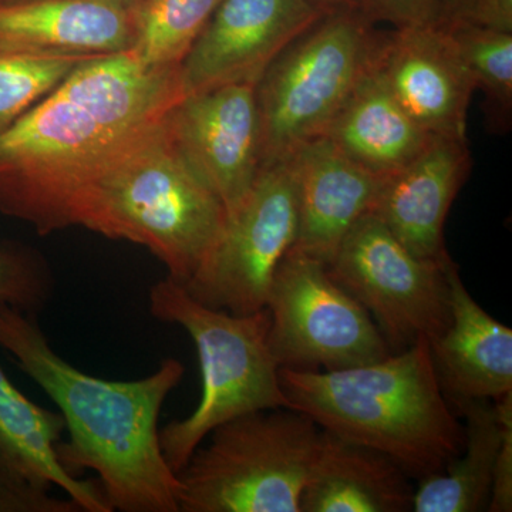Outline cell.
I'll use <instances>...</instances> for the list:
<instances>
[{
	"label": "cell",
	"mask_w": 512,
	"mask_h": 512,
	"mask_svg": "<svg viewBox=\"0 0 512 512\" xmlns=\"http://www.w3.org/2000/svg\"><path fill=\"white\" fill-rule=\"evenodd\" d=\"M0 346L59 407L69 440L57 456L67 473L94 471L113 511L180 512V480L158 429L165 400L184 377L180 360L168 357L137 380L87 375L57 355L35 315L3 305Z\"/></svg>",
	"instance_id": "obj_2"
},
{
	"label": "cell",
	"mask_w": 512,
	"mask_h": 512,
	"mask_svg": "<svg viewBox=\"0 0 512 512\" xmlns=\"http://www.w3.org/2000/svg\"><path fill=\"white\" fill-rule=\"evenodd\" d=\"M357 8L373 20L394 29L440 22V0H357Z\"/></svg>",
	"instance_id": "obj_26"
},
{
	"label": "cell",
	"mask_w": 512,
	"mask_h": 512,
	"mask_svg": "<svg viewBox=\"0 0 512 512\" xmlns=\"http://www.w3.org/2000/svg\"><path fill=\"white\" fill-rule=\"evenodd\" d=\"M301 512L413 511L414 480L373 448L320 429Z\"/></svg>",
	"instance_id": "obj_18"
},
{
	"label": "cell",
	"mask_w": 512,
	"mask_h": 512,
	"mask_svg": "<svg viewBox=\"0 0 512 512\" xmlns=\"http://www.w3.org/2000/svg\"><path fill=\"white\" fill-rule=\"evenodd\" d=\"M184 97L180 66L96 56L0 131V214L40 235L76 227L84 198Z\"/></svg>",
	"instance_id": "obj_1"
},
{
	"label": "cell",
	"mask_w": 512,
	"mask_h": 512,
	"mask_svg": "<svg viewBox=\"0 0 512 512\" xmlns=\"http://www.w3.org/2000/svg\"><path fill=\"white\" fill-rule=\"evenodd\" d=\"M120 3H123L124 6H127V8H133L134 5H137L140 0H119Z\"/></svg>",
	"instance_id": "obj_31"
},
{
	"label": "cell",
	"mask_w": 512,
	"mask_h": 512,
	"mask_svg": "<svg viewBox=\"0 0 512 512\" xmlns=\"http://www.w3.org/2000/svg\"><path fill=\"white\" fill-rule=\"evenodd\" d=\"M308 2H311L316 8L325 10V12L345 8V6H357V0H308Z\"/></svg>",
	"instance_id": "obj_30"
},
{
	"label": "cell",
	"mask_w": 512,
	"mask_h": 512,
	"mask_svg": "<svg viewBox=\"0 0 512 512\" xmlns=\"http://www.w3.org/2000/svg\"><path fill=\"white\" fill-rule=\"evenodd\" d=\"M92 57L96 56L0 52V131L32 109Z\"/></svg>",
	"instance_id": "obj_24"
},
{
	"label": "cell",
	"mask_w": 512,
	"mask_h": 512,
	"mask_svg": "<svg viewBox=\"0 0 512 512\" xmlns=\"http://www.w3.org/2000/svg\"><path fill=\"white\" fill-rule=\"evenodd\" d=\"M501 420V441L495 460L493 490H491L490 512L512 510V393L495 400Z\"/></svg>",
	"instance_id": "obj_27"
},
{
	"label": "cell",
	"mask_w": 512,
	"mask_h": 512,
	"mask_svg": "<svg viewBox=\"0 0 512 512\" xmlns=\"http://www.w3.org/2000/svg\"><path fill=\"white\" fill-rule=\"evenodd\" d=\"M441 16L440 22H453L454 19L463 12L470 0H440Z\"/></svg>",
	"instance_id": "obj_29"
},
{
	"label": "cell",
	"mask_w": 512,
	"mask_h": 512,
	"mask_svg": "<svg viewBox=\"0 0 512 512\" xmlns=\"http://www.w3.org/2000/svg\"><path fill=\"white\" fill-rule=\"evenodd\" d=\"M266 309L269 348L279 367L333 372L392 355L369 313L325 262L296 249L276 269Z\"/></svg>",
	"instance_id": "obj_8"
},
{
	"label": "cell",
	"mask_w": 512,
	"mask_h": 512,
	"mask_svg": "<svg viewBox=\"0 0 512 512\" xmlns=\"http://www.w3.org/2000/svg\"><path fill=\"white\" fill-rule=\"evenodd\" d=\"M131 9L119 0L0 3V52L107 56L133 46Z\"/></svg>",
	"instance_id": "obj_17"
},
{
	"label": "cell",
	"mask_w": 512,
	"mask_h": 512,
	"mask_svg": "<svg viewBox=\"0 0 512 512\" xmlns=\"http://www.w3.org/2000/svg\"><path fill=\"white\" fill-rule=\"evenodd\" d=\"M279 382L289 409L386 454L414 481L440 473L466 443L464 424L441 389L429 339L350 369L279 367Z\"/></svg>",
	"instance_id": "obj_3"
},
{
	"label": "cell",
	"mask_w": 512,
	"mask_h": 512,
	"mask_svg": "<svg viewBox=\"0 0 512 512\" xmlns=\"http://www.w3.org/2000/svg\"><path fill=\"white\" fill-rule=\"evenodd\" d=\"M66 424L62 414L29 400L0 367V461L23 484L49 495L60 488L80 511L111 512L99 481L64 470L57 456Z\"/></svg>",
	"instance_id": "obj_19"
},
{
	"label": "cell",
	"mask_w": 512,
	"mask_h": 512,
	"mask_svg": "<svg viewBox=\"0 0 512 512\" xmlns=\"http://www.w3.org/2000/svg\"><path fill=\"white\" fill-rule=\"evenodd\" d=\"M320 431L288 407L222 424L177 474L180 512H301Z\"/></svg>",
	"instance_id": "obj_6"
},
{
	"label": "cell",
	"mask_w": 512,
	"mask_h": 512,
	"mask_svg": "<svg viewBox=\"0 0 512 512\" xmlns=\"http://www.w3.org/2000/svg\"><path fill=\"white\" fill-rule=\"evenodd\" d=\"M463 414L466 443L440 473L416 481L413 511H487L501 441V420L493 400H468L454 406Z\"/></svg>",
	"instance_id": "obj_21"
},
{
	"label": "cell",
	"mask_w": 512,
	"mask_h": 512,
	"mask_svg": "<svg viewBox=\"0 0 512 512\" xmlns=\"http://www.w3.org/2000/svg\"><path fill=\"white\" fill-rule=\"evenodd\" d=\"M375 25L357 6L329 10L266 67L255 84L262 164L325 133L375 60Z\"/></svg>",
	"instance_id": "obj_7"
},
{
	"label": "cell",
	"mask_w": 512,
	"mask_h": 512,
	"mask_svg": "<svg viewBox=\"0 0 512 512\" xmlns=\"http://www.w3.org/2000/svg\"><path fill=\"white\" fill-rule=\"evenodd\" d=\"M72 500L37 493L23 484L0 461V512H76Z\"/></svg>",
	"instance_id": "obj_28"
},
{
	"label": "cell",
	"mask_w": 512,
	"mask_h": 512,
	"mask_svg": "<svg viewBox=\"0 0 512 512\" xmlns=\"http://www.w3.org/2000/svg\"><path fill=\"white\" fill-rule=\"evenodd\" d=\"M298 235V191L286 160L262 164L247 197L184 285L198 302L249 315L266 308L279 264Z\"/></svg>",
	"instance_id": "obj_10"
},
{
	"label": "cell",
	"mask_w": 512,
	"mask_h": 512,
	"mask_svg": "<svg viewBox=\"0 0 512 512\" xmlns=\"http://www.w3.org/2000/svg\"><path fill=\"white\" fill-rule=\"evenodd\" d=\"M375 67L424 130L466 140L467 110L476 87L440 22L382 33Z\"/></svg>",
	"instance_id": "obj_13"
},
{
	"label": "cell",
	"mask_w": 512,
	"mask_h": 512,
	"mask_svg": "<svg viewBox=\"0 0 512 512\" xmlns=\"http://www.w3.org/2000/svg\"><path fill=\"white\" fill-rule=\"evenodd\" d=\"M470 170L466 140L434 137L419 156L384 178L370 212L417 258L444 261L450 256L444 224Z\"/></svg>",
	"instance_id": "obj_14"
},
{
	"label": "cell",
	"mask_w": 512,
	"mask_h": 512,
	"mask_svg": "<svg viewBox=\"0 0 512 512\" xmlns=\"http://www.w3.org/2000/svg\"><path fill=\"white\" fill-rule=\"evenodd\" d=\"M298 191L293 249L329 264L352 225L372 211L384 178L353 163L320 136L285 158Z\"/></svg>",
	"instance_id": "obj_15"
},
{
	"label": "cell",
	"mask_w": 512,
	"mask_h": 512,
	"mask_svg": "<svg viewBox=\"0 0 512 512\" xmlns=\"http://www.w3.org/2000/svg\"><path fill=\"white\" fill-rule=\"evenodd\" d=\"M167 128L185 163L231 214L262 167L255 84H225L188 94L171 109Z\"/></svg>",
	"instance_id": "obj_11"
},
{
	"label": "cell",
	"mask_w": 512,
	"mask_h": 512,
	"mask_svg": "<svg viewBox=\"0 0 512 512\" xmlns=\"http://www.w3.org/2000/svg\"><path fill=\"white\" fill-rule=\"evenodd\" d=\"M148 302L154 318L181 326L190 335L200 360L197 409L160 430L161 451L175 474L222 424L258 410L288 407L279 365L269 348L268 309L234 315L210 308L170 276L151 286Z\"/></svg>",
	"instance_id": "obj_5"
},
{
	"label": "cell",
	"mask_w": 512,
	"mask_h": 512,
	"mask_svg": "<svg viewBox=\"0 0 512 512\" xmlns=\"http://www.w3.org/2000/svg\"><path fill=\"white\" fill-rule=\"evenodd\" d=\"M322 136L380 178L409 164L437 137L400 106L377 72L375 60Z\"/></svg>",
	"instance_id": "obj_20"
},
{
	"label": "cell",
	"mask_w": 512,
	"mask_h": 512,
	"mask_svg": "<svg viewBox=\"0 0 512 512\" xmlns=\"http://www.w3.org/2000/svg\"><path fill=\"white\" fill-rule=\"evenodd\" d=\"M221 0H140L131 52L150 67L180 66Z\"/></svg>",
	"instance_id": "obj_22"
},
{
	"label": "cell",
	"mask_w": 512,
	"mask_h": 512,
	"mask_svg": "<svg viewBox=\"0 0 512 512\" xmlns=\"http://www.w3.org/2000/svg\"><path fill=\"white\" fill-rule=\"evenodd\" d=\"M413 255L366 212L340 241L328 269L376 323L392 353L439 338L450 323L444 264Z\"/></svg>",
	"instance_id": "obj_9"
},
{
	"label": "cell",
	"mask_w": 512,
	"mask_h": 512,
	"mask_svg": "<svg viewBox=\"0 0 512 512\" xmlns=\"http://www.w3.org/2000/svg\"><path fill=\"white\" fill-rule=\"evenodd\" d=\"M476 90L487 97L494 121H507L512 107V33L473 25H444Z\"/></svg>",
	"instance_id": "obj_23"
},
{
	"label": "cell",
	"mask_w": 512,
	"mask_h": 512,
	"mask_svg": "<svg viewBox=\"0 0 512 512\" xmlns=\"http://www.w3.org/2000/svg\"><path fill=\"white\" fill-rule=\"evenodd\" d=\"M325 13L308 0H221L180 64L184 96L256 84L275 57Z\"/></svg>",
	"instance_id": "obj_12"
},
{
	"label": "cell",
	"mask_w": 512,
	"mask_h": 512,
	"mask_svg": "<svg viewBox=\"0 0 512 512\" xmlns=\"http://www.w3.org/2000/svg\"><path fill=\"white\" fill-rule=\"evenodd\" d=\"M225 221L224 204L180 156L165 119L101 175L84 198L76 227L147 248L170 278L185 285Z\"/></svg>",
	"instance_id": "obj_4"
},
{
	"label": "cell",
	"mask_w": 512,
	"mask_h": 512,
	"mask_svg": "<svg viewBox=\"0 0 512 512\" xmlns=\"http://www.w3.org/2000/svg\"><path fill=\"white\" fill-rule=\"evenodd\" d=\"M52 292V272L39 252L25 245H0V306L35 315Z\"/></svg>",
	"instance_id": "obj_25"
},
{
	"label": "cell",
	"mask_w": 512,
	"mask_h": 512,
	"mask_svg": "<svg viewBox=\"0 0 512 512\" xmlns=\"http://www.w3.org/2000/svg\"><path fill=\"white\" fill-rule=\"evenodd\" d=\"M450 303L447 329L430 342L441 389L451 406L512 393V330L470 295L453 259L444 264Z\"/></svg>",
	"instance_id": "obj_16"
}]
</instances>
